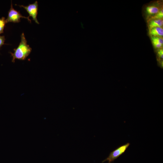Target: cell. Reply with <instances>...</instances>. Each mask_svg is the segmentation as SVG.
<instances>
[{"label": "cell", "instance_id": "obj_10", "mask_svg": "<svg viewBox=\"0 0 163 163\" xmlns=\"http://www.w3.org/2000/svg\"><path fill=\"white\" fill-rule=\"evenodd\" d=\"M163 17V9H161L159 11L155 14L152 18L153 19H162Z\"/></svg>", "mask_w": 163, "mask_h": 163}, {"label": "cell", "instance_id": "obj_6", "mask_svg": "<svg viewBox=\"0 0 163 163\" xmlns=\"http://www.w3.org/2000/svg\"><path fill=\"white\" fill-rule=\"evenodd\" d=\"M163 24L162 19H154L150 21L149 24V30L156 27H162Z\"/></svg>", "mask_w": 163, "mask_h": 163}, {"label": "cell", "instance_id": "obj_3", "mask_svg": "<svg viewBox=\"0 0 163 163\" xmlns=\"http://www.w3.org/2000/svg\"><path fill=\"white\" fill-rule=\"evenodd\" d=\"M129 145L130 143H127L124 145L120 146L117 149L112 152L110 153L109 156L106 159L103 161L102 162L106 161H108L109 163H110L112 162L124 153Z\"/></svg>", "mask_w": 163, "mask_h": 163}, {"label": "cell", "instance_id": "obj_5", "mask_svg": "<svg viewBox=\"0 0 163 163\" xmlns=\"http://www.w3.org/2000/svg\"><path fill=\"white\" fill-rule=\"evenodd\" d=\"M149 30V33L151 36L162 37L163 36V29L162 27H154Z\"/></svg>", "mask_w": 163, "mask_h": 163}, {"label": "cell", "instance_id": "obj_11", "mask_svg": "<svg viewBox=\"0 0 163 163\" xmlns=\"http://www.w3.org/2000/svg\"><path fill=\"white\" fill-rule=\"evenodd\" d=\"M5 36L0 35V49L2 45L6 44L5 43Z\"/></svg>", "mask_w": 163, "mask_h": 163}, {"label": "cell", "instance_id": "obj_12", "mask_svg": "<svg viewBox=\"0 0 163 163\" xmlns=\"http://www.w3.org/2000/svg\"><path fill=\"white\" fill-rule=\"evenodd\" d=\"M152 43L155 47L158 48H160L162 47V45L158 43L152 41Z\"/></svg>", "mask_w": 163, "mask_h": 163}, {"label": "cell", "instance_id": "obj_1", "mask_svg": "<svg viewBox=\"0 0 163 163\" xmlns=\"http://www.w3.org/2000/svg\"><path fill=\"white\" fill-rule=\"evenodd\" d=\"M21 42L16 48L14 49V52H9L12 57V62H15V59L24 60L29 55L32 50V48L27 44V40L24 34L23 33L21 35Z\"/></svg>", "mask_w": 163, "mask_h": 163}, {"label": "cell", "instance_id": "obj_8", "mask_svg": "<svg viewBox=\"0 0 163 163\" xmlns=\"http://www.w3.org/2000/svg\"><path fill=\"white\" fill-rule=\"evenodd\" d=\"M6 23L5 18L2 17L0 18V34L3 33L5 24Z\"/></svg>", "mask_w": 163, "mask_h": 163}, {"label": "cell", "instance_id": "obj_4", "mask_svg": "<svg viewBox=\"0 0 163 163\" xmlns=\"http://www.w3.org/2000/svg\"><path fill=\"white\" fill-rule=\"evenodd\" d=\"M20 7L23 8L29 14V17L32 18V20L37 24H39L37 19L38 14V2L36 1L32 4H29L28 5L25 6L23 5H18Z\"/></svg>", "mask_w": 163, "mask_h": 163}, {"label": "cell", "instance_id": "obj_9", "mask_svg": "<svg viewBox=\"0 0 163 163\" xmlns=\"http://www.w3.org/2000/svg\"><path fill=\"white\" fill-rule=\"evenodd\" d=\"M151 38L152 41L158 43L163 45V39L161 37L151 36Z\"/></svg>", "mask_w": 163, "mask_h": 163}, {"label": "cell", "instance_id": "obj_2", "mask_svg": "<svg viewBox=\"0 0 163 163\" xmlns=\"http://www.w3.org/2000/svg\"><path fill=\"white\" fill-rule=\"evenodd\" d=\"M29 16L28 17L23 16L21 14L20 11L15 10L13 7L12 2L11 1V8L8 11L7 18L6 19V23L9 22L19 23L21 21V18L27 19L31 23V20L29 19Z\"/></svg>", "mask_w": 163, "mask_h": 163}, {"label": "cell", "instance_id": "obj_13", "mask_svg": "<svg viewBox=\"0 0 163 163\" xmlns=\"http://www.w3.org/2000/svg\"><path fill=\"white\" fill-rule=\"evenodd\" d=\"M158 54L160 56L161 58H163V49H161L158 50Z\"/></svg>", "mask_w": 163, "mask_h": 163}, {"label": "cell", "instance_id": "obj_7", "mask_svg": "<svg viewBox=\"0 0 163 163\" xmlns=\"http://www.w3.org/2000/svg\"><path fill=\"white\" fill-rule=\"evenodd\" d=\"M147 13L149 14H156L160 11L159 8L155 6H148L146 8Z\"/></svg>", "mask_w": 163, "mask_h": 163}]
</instances>
